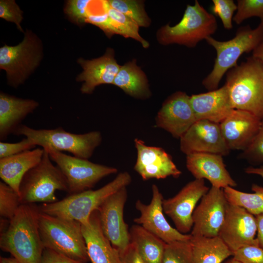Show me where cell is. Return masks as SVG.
<instances>
[{"label":"cell","mask_w":263,"mask_h":263,"mask_svg":"<svg viewBox=\"0 0 263 263\" xmlns=\"http://www.w3.org/2000/svg\"><path fill=\"white\" fill-rule=\"evenodd\" d=\"M38 207L21 204L0 232L1 250L11 254L19 263H40L44 247L38 227Z\"/></svg>","instance_id":"6da1fadb"},{"label":"cell","mask_w":263,"mask_h":263,"mask_svg":"<svg viewBox=\"0 0 263 263\" xmlns=\"http://www.w3.org/2000/svg\"><path fill=\"white\" fill-rule=\"evenodd\" d=\"M233 109L245 111L263 120V65L251 56L226 74Z\"/></svg>","instance_id":"7a4b0ae2"},{"label":"cell","mask_w":263,"mask_h":263,"mask_svg":"<svg viewBox=\"0 0 263 263\" xmlns=\"http://www.w3.org/2000/svg\"><path fill=\"white\" fill-rule=\"evenodd\" d=\"M132 182V177L128 172L119 173L115 178L102 187L89 189L79 193L69 194L63 199L50 204H42L38 207L42 213L74 220L85 225L95 210L111 195Z\"/></svg>","instance_id":"3957f363"},{"label":"cell","mask_w":263,"mask_h":263,"mask_svg":"<svg viewBox=\"0 0 263 263\" xmlns=\"http://www.w3.org/2000/svg\"><path fill=\"white\" fill-rule=\"evenodd\" d=\"M263 40V20L254 29L249 25L240 27L235 37L228 40H218L211 36L207 38L205 40L215 49L216 57L212 70L202 81L203 86L208 91L218 89L224 75L238 65L240 57L252 52Z\"/></svg>","instance_id":"277c9868"},{"label":"cell","mask_w":263,"mask_h":263,"mask_svg":"<svg viewBox=\"0 0 263 263\" xmlns=\"http://www.w3.org/2000/svg\"><path fill=\"white\" fill-rule=\"evenodd\" d=\"M38 227L44 248L75 260L90 261L80 223L39 212Z\"/></svg>","instance_id":"5b68a950"},{"label":"cell","mask_w":263,"mask_h":263,"mask_svg":"<svg viewBox=\"0 0 263 263\" xmlns=\"http://www.w3.org/2000/svg\"><path fill=\"white\" fill-rule=\"evenodd\" d=\"M13 134L24 136L44 149L67 151L74 156L85 159L93 155L102 139L99 131L77 134L67 132L60 127L53 129H35L22 124Z\"/></svg>","instance_id":"8992f818"},{"label":"cell","mask_w":263,"mask_h":263,"mask_svg":"<svg viewBox=\"0 0 263 263\" xmlns=\"http://www.w3.org/2000/svg\"><path fill=\"white\" fill-rule=\"evenodd\" d=\"M215 16L195 0L188 5L181 20L171 26L167 24L157 33V39L162 45L178 44L194 47L202 40L211 37L217 29Z\"/></svg>","instance_id":"52a82bcc"},{"label":"cell","mask_w":263,"mask_h":263,"mask_svg":"<svg viewBox=\"0 0 263 263\" xmlns=\"http://www.w3.org/2000/svg\"><path fill=\"white\" fill-rule=\"evenodd\" d=\"M44 150L40 161L27 172L20 183L19 196L21 204L53 203L58 201L56 191L68 192L65 177Z\"/></svg>","instance_id":"ba28073f"},{"label":"cell","mask_w":263,"mask_h":263,"mask_svg":"<svg viewBox=\"0 0 263 263\" xmlns=\"http://www.w3.org/2000/svg\"><path fill=\"white\" fill-rule=\"evenodd\" d=\"M43 57L41 41L26 30L22 41L15 46L0 48V68L6 72L8 85L17 88L39 65Z\"/></svg>","instance_id":"9c48e42d"},{"label":"cell","mask_w":263,"mask_h":263,"mask_svg":"<svg viewBox=\"0 0 263 263\" xmlns=\"http://www.w3.org/2000/svg\"><path fill=\"white\" fill-rule=\"evenodd\" d=\"M44 150L65 177L69 194L91 189L102 179L117 172L114 167L94 163L88 159L53 150Z\"/></svg>","instance_id":"30bf717a"},{"label":"cell","mask_w":263,"mask_h":263,"mask_svg":"<svg viewBox=\"0 0 263 263\" xmlns=\"http://www.w3.org/2000/svg\"><path fill=\"white\" fill-rule=\"evenodd\" d=\"M227 204L223 188L211 186L193 211L191 235L207 238L218 236Z\"/></svg>","instance_id":"8fae6325"},{"label":"cell","mask_w":263,"mask_h":263,"mask_svg":"<svg viewBox=\"0 0 263 263\" xmlns=\"http://www.w3.org/2000/svg\"><path fill=\"white\" fill-rule=\"evenodd\" d=\"M209 188L205 180L194 179L187 183L173 197L163 201L164 212L173 221L175 228L187 234L193 226L192 214L197 203L207 193Z\"/></svg>","instance_id":"7c38bea8"},{"label":"cell","mask_w":263,"mask_h":263,"mask_svg":"<svg viewBox=\"0 0 263 263\" xmlns=\"http://www.w3.org/2000/svg\"><path fill=\"white\" fill-rule=\"evenodd\" d=\"M257 230L255 216L241 207L228 203L218 236L232 252L243 246L259 245L256 238Z\"/></svg>","instance_id":"4fadbf2b"},{"label":"cell","mask_w":263,"mask_h":263,"mask_svg":"<svg viewBox=\"0 0 263 263\" xmlns=\"http://www.w3.org/2000/svg\"><path fill=\"white\" fill-rule=\"evenodd\" d=\"M151 190L152 198L150 204H145L140 200L136 202L135 208L140 212V216L134 219V222L166 243L190 240V234L181 233L166 220L162 207L164 198L158 187L153 184Z\"/></svg>","instance_id":"5bb4252c"},{"label":"cell","mask_w":263,"mask_h":263,"mask_svg":"<svg viewBox=\"0 0 263 263\" xmlns=\"http://www.w3.org/2000/svg\"><path fill=\"white\" fill-rule=\"evenodd\" d=\"M128 193L124 187L110 196L97 210L102 230L112 244L118 250L130 244V229L124 219Z\"/></svg>","instance_id":"9a60e30c"},{"label":"cell","mask_w":263,"mask_h":263,"mask_svg":"<svg viewBox=\"0 0 263 263\" xmlns=\"http://www.w3.org/2000/svg\"><path fill=\"white\" fill-rule=\"evenodd\" d=\"M181 151L186 155L207 153L225 156L229 153L219 124L207 120H197L180 138Z\"/></svg>","instance_id":"2e32d148"},{"label":"cell","mask_w":263,"mask_h":263,"mask_svg":"<svg viewBox=\"0 0 263 263\" xmlns=\"http://www.w3.org/2000/svg\"><path fill=\"white\" fill-rule=\"evenodd\" d=\"M196 121L190 96L178 91L163 102L156 116L155 124L173 137L180 139Z\"/></svg>","instance_id":"e0dca14e"},{"label":"cell","mask_w":263,"mask_h":263,"mask_svg":"<svg viewBox=\"0 0 263 263\" xmlns=\"http://www.w3.org/2000/svg\"><path fill=\"white\" fill-rule=\"evenodd\" d=\"M134 144L137 159L134 169L143 180L161 179L169 176L177 178L180 176L181 171L163 149L148 146L137 138L134 139Z\"/></svg>","instance_id":"ac0fdd59"},{"label":"cell","mask_w":263,"mask_h":263,"mask_svg":"<svg viewBox=\"0 0 263 263\" xmlns=\"http://www.w3.org/2000/svg\"><path fill=\"white\" fill-rule=\"evenodd\" d=\"M262 121L251 113L233 109L219 124L229 150L244 151L246 149L257 134Z\"/></svg>","instance_id":"d6986e66"},{"label":"cell","mask_w":263,"mask_h":263,"mask_svg":"<svg viewBox=\"0 0 263 263\" xmlns=\"http://www.w3.org/2000/svg\"><path fill=\"white\" fill-rule=\"evenodd\" d=\"M186 167L195 179H207L212 187L224 188L237 186L224 164L223 156L194 153L186 155Z\"/></svg>","instance_id":"ffe728a7"},{"label":"cell","mask_w":263,"mask_h":263,"mask_svg":"<svg viewBox=\"0 0 263 263\" xmlns=\"http://www.w3.org/2000/svg\"><path fill=\"white\" fill-rule=\"evenodd\" d=\"M77 62L83 71L76 77V80L83 82L80 91L85 94H92L99 85L113 84L121 66L114 58V51L111 48H108L100 57L92 60L79 58Z\"/></svg>","instance_id":"44dd1931"},{"label":"cell","mask_w":263,"mask_h":263,"mask_svg":"<svg viewBox=\"0 0 263 263\" xmlns=\"http://www.w3.org/2000/svg\"><path fill=\"white\" fill-rule=\"evenodd\" d=\"M190 102L197 120L220 124L233 110L225 84L213 91L191 95Z\"/></svg>","instance_id":"7402d4cb"},{"label":"cell","mask_w":263,"mask_h":263,"mask_svg":"<svg viewBox=\"0 0 263 263\" xmlns=\"http://www.w3.org/2000/svg\"><path fill=\"white\" fill-rule=\"evenodd\" d=\"M82 230L92 263H120L119 251L104 234L97 210L93 212L88 223L82 225Z\"/></svg>","instance_id":"603a6c76"},{"label":"cell","mask_w":263,"mask_h":263,"mask_svg":"<svg viewBox=\"0 0 263 263\" xmlns=\"http://www.w3.org/2000/svg\"><path fill=\"white\" fill-rule=\"evenodd\" d=\"M39 103L34 99H23L0 93V139H6L14 134L21 123L38 108Z\"/></svg>","instance_id":"cb8c5ba5"},{"label":"cell","mask_w":263,"mask_h":263,"mask_svg":"<svg viewBox=\"0 0 263 263\" xmlns=\"http://www.w3.org/2000/svg\"><path fill=\"white\" fill-rule=\"evenodd\" d=\"M44 150L38 148L0 159V177L19 194L24 175L41 160Z\"/></svg>","instance_id":"d4e9b609"},{"label":"cell","mask_w":263,"mask_h":263,"mask_svg":"<svg viewBox=\"0 0 263 263\" xmlns=\"http://www.w3.org/2000/svg\"><path fill=\"white\" fill-rule=\"evenodd\" d=\"M113 84L134 97L146 98L150 95L147 77L135 60L120 66Z\"/></svg>","instance_id":"484cf974"},{"label":"cell","mask_w":263,"mask_h":263,"mask_svg":"<svg viewBox=\"0 0 263 263\" xmlns=\"http://www.w3.org/2000/svg\"><path fill=\"white\" fill-rule=\"evenodd\" d=\"M130 242L145 263H161L166 243L138 225L130 229Z\"/></svg>","instance_id":"4316f807"},{"label":"cell","mask_w":263,"mask_h":263,"mask_svg":"<svg viewBox=\"0 0 263 263\" xmlns=\"http://www.w3.org/2000/svg\"><path fill=\"white\" fill-rule=\"evenodd\" d=\"M193 263H222L233 252L219 237H194L190 239Z\"/></svg>","instance_id":"83f0119b"},{"label":"cell","mask_w":263,"mask_h":263,"mask_svg":"<svg viewBox=\"0 0 263 263\" xmlns=\"http://www.w3.org/2000/svg\"><path fill=\"white\" fill-rule=\"evenodd\" d=\"M251 189L254 192H244L231 187L223 188L228 203L241 207L254 216L263 214V187L253 184Z\"/></svg>","instance_id":"f1b7e54d"},{"label":"cell","mask_w":263,"mask_h":263,"mask_svg":"<svg viewBox=\"0 0 263 263\" xmlns=\"http://www.w3.org/2000/svg\"><path fill=\"white\" fill-rule=\"evenodd\" d=\"M106 11L108 13L116 29L117 34L125 38H130L139 42L145 48L149 46V42L139 33V26L133 19L111 8L108 0H104Z\"/></svg>","instance_id":"f546056e"},{"label":"cell","mask_w":263,"mask_h":263,"mask_svg":"<svg viewBox=\"0 0 263 263\" xmlns=\"http://www.w3.org/2000/svg\"><path fill=\"white\" fill-rule=\"evenodd\" d=\"M110 6L130 18L139 26L148 27L150 20L144 9L142 1L135 0H108Z\"/></svg>","instance_id":"4dcf8cb0"},{"label":"cell","mask_w":263,"mask_h":263,"mask_svg":"<svg viewBox=\"0 0 263 263\" xmlns=\"http://www.w3.org/2000/svg\"><path fill=\"white\" fill-rule=\"evenodd\" d=\"M161 263H193L190 240L166 243Z\"/></svg>","instance_id":"1f68e13d"},{"label":"cell","mask_w":263,"mask_h":263,"mask_svg":"<svg viewBox=\"0 0 263 263\" xmlns=\"http://www.w3.org/2000/svg\"><path fill=\"white\" fill-rule=\"evenodd\" d=\"M21 205L19 194L5 183L0 182V217L10 220Z\"/></svg>","instance_id":"d6a6232c"},{"label":"cell","mask_w":263,"mask_h":263,"mask_svg":"<svg viewBox=\"0 0 263 263\" xmlns=\"http://www.w3.org/2000/svg\"><path fill=\"white\" fill-rule=\"evenodd\" d=\"M237 5V9L233 19L236 24H240L253 17L263 20V0H238Z\"/></svg>","instance_id":"836d02e7"},{"label":"cell","mask_w":263,"mask_h":263,"mask_svg":"<svg viewBox=\"0 0 263 263\" xmlns=\"http://www.w3.org/2000/svg\"><path fill=\"white\" fill-rule=\"evenodd\" d=\"M237 9V4L233 0H212V14L220 19L226 30L232 28L234 14Z\"/></svg>","instance_id":"e575fe53"},{"label":"cell","mask_w":263,"mask_h":263,"mask_svg":"<svg viewBox=\"0 0 263 263\" xmlns=\"http://www.w3.org/2000/svg\"><path fill=\"white\" fill-rule=\"evenodd\" d=\"M239 158L252 165L263 164V120L252 142L240 154Z\"/></svg>","instance_id":"d590c367"},{"label":"cell","mask_w":263,"mask_h":263,"mask_svg":"<svg viewBox=\"0 0 263 263\" xmlns=\"http://www.w3.org/2000/svg\"><path fill=\"white\" fill-rule=\"evenodd\" d=\"M92 0H70L67 1L64 9V13L74 22L82 25L86 22L90 13V4Z\"/></svg>","instance_id":"8d00e7d4"},{"label":"cell","mask_w":263,"mask_h":263,"mask_svg":"<svg viewBox=\"0 0 263 263\" xmlns=\"http://www.w3.org/2000/svg\"><path fill=\"white\" fill-rule=\"evenodd\" d=\"M0 18L15 23L18 29L24 32L20 25L23 19V12L15 0H0Z\"/></svg>","instance_id":"74e56055"},{"label":"cell","mask_w":263,"mask_h":263,"mask_svg":"<svg viewBox=\"0 0 263 263\" xmlns=\"http://www.w3.org/2000/svg\"><path fill=\"white\" fill-rule=\"evenodd\" d=\"M232 256L241 263H263V249L257 245H247L234 251Z\"/></svg>","instance_id":"f35d334b"},{"label":"cell","mask_w":263,"mask_h":263,"mask_svg":"<svg viewBox=\"0 0 263 263\" xmlns=\"http://www.w3.org/2000/svg\"><path fill=\"white\" fill-rule=\"evenodd\" d=\"M37 146L30 139L25 137L16 143L0 142V159L35 149Z\"/></svg>","instance_id":"ab89813d"},{"label":"cell","mask_w":263,"mask_h":263,"mask_svg":"<svg viewBox=\"0 0 263 263\" xmlns=\"http://www.w3.org/2000/svg\"><path fill=\"white\" fill-rule=\"evenodd\" d=\"M86 22L98 27L108 37L117 34L116 29L106 11L101 13H90L86 19Z\"/></svg>","instance_id":"60d3db41"},{"label":"cell","mask_w":263,"mask_h":263,"mask_svg":"<svg viewBox=\"0 0 263 263\" xmlns=\"http://www.w3.org/2000/svg\"><path fill=\"white\" fill-rule=\"evenodd\" d=\"M40 263H87L75 260L52 250L44 248Z\"/></svg>","instance_id":"b9f144b4"},{"label":"cell","mask_w":263,"mask_h":263,"mask_svg":"<svg viewBox=\"0 0 263 263\" xmlns=\"http://www.w3.org/2000/svg\"><path fill=\"white\" fill-rule=\"evenodd\" d=\"M119 251L120 263H145L132 243L130 242L126 248Z\"/></svg>","instance_id":"7bdbcfd3"},{"label":"cell","mask_w":263,"mask_h":263,"mask_svg":"<svg viewBox=\"0 0 263 263\" xmlns=\"http://www.w3.org/2000/svg\"><path fill=\"white\" fill-rule=\"evenodd\" d=\"M257 222V239L259 245L263 249V214L255 216Z\"/></svg>","instance_id":"ee69618b"},{"label":"cell","mask_w":263,"mask_h":263,"mask_svg":"<svg viewBox=\"0 0 263 263\" xmlns=\"http://www.w3.org/2000/svg\"><path fill=\"white\" fill-rule=\"evenodd\" d=\"M252 52V56L259 60L263 65V40Z\"/></svg>","instance_id":"f6af8a7d"},{"label":"cell","mask_w":263,"mask_h":263,"mask_svg":"<svg viewBox=\"0 0 263 263\" xmlns=\"http://www.w3.org/2000/svg\"><path fill=\"white\" fill-rule=\"evenodd\" d=\"M244 172L249 174L258 175L263 178V165L259 167H248L245 169Z\"/></svg>","instance_id":"bcb514c9"},{"label":"cell","mask_w":263,"mask_h":263,"mask_svg":"<svg viewBox=\"0 0 263 263\" xmlns=\"http://www.w3.org/2000/svg\"><path fill=\"white\" fill-rule=\"evenodd\" d=\"M0 263H19L14 257H0Z\"/></svg>","instance_id":"7dc6e473"},{"label":"cell","mask_w":263,"mask_h":263,"mask_svg":"<svg viewBox=\"0 0 263 263\" xmlns=\"http://www.w3.org/2000/svg\"><path fill=\"white\" fill-rule=\"evenodd\" d=\"M224 263H241L237 260H235L234 258H232Z\"/></svg>","instance_id":"c3c4849f"}]
</instances>
